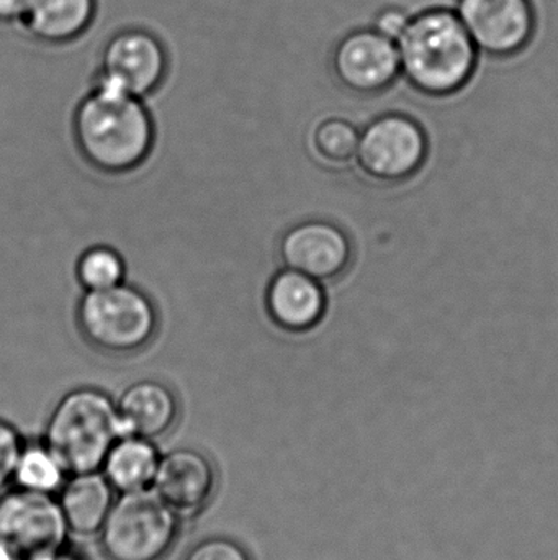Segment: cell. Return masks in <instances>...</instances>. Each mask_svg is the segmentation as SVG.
I'll list each match as a JSON object with an SVG mask.
<instances>
[{
  "label": "cell",
  "mask_w": 558,
  "mask_h": 560,
  "mask_svg": "<svg viewBox=\"0 0 558 560\" xmlns=\"http://www.w3.org/2000/svg\"><path fill=\"white\" fill-rule=\"evenodd\" d=\"M151 487L174 512L193 515L215 495V467L200 451L179 447L161 457Z\"/></svg>",
  "instance_id": "12"
},
{
  "label": "cell",
  "mask_w": 558,
  "mask_h": 560,
  "mask_svg": "<svg viewBox=\"0 0 558 560\" xmlns=\"http://www.w3.org/2000/svg\"><path fill=\"white\" fill-rule=\"evenodd\" d=\"M58 503L69 532L97 535L114 506V487L104 474H79L61 487Z\"/></svg>",
  "instance_id": "15"
},
{
  "label": "cell",
  "mask_w": 558,
  "mask_h": 560,
  "mask_svg": "<svg viewBox=\"0 0 558 560\" xmlns=\"http://www.w3.org/2000/svg\"><path fill=\"white\" fill-rule=\"evenodd\" d=\"M127 265L123 256L107 245L91 246L75 262V279L84 292L110 289L124 282Z\"/></svg>",
  "instance_id": "18"
},
{
  "label": "cell",
  "mask_w": 558,
  "mask_h": 560,
  "mask_svg": "<svg viewBox=\"0 0 558 560\" xmlns=\"http://www.w3.org/2000/svg\"><path fill=\"white\" fill-rule=\"evenodd\" d=\"M33 560H78L74 556L68 555V552L62 549V551L56 552V555L51 556H43V558L33 559Z\"/></svg>",
  "instance_id": "25"
},
{
  "label": "cell",
  "mask_w": 558,
  "mask_h": 560,
  "mask_svg": "<svg viewBox=\"0 0 558 560\" xmlns=\"http://www.w3.org/2000/svg\"><path fill=\"white\" fill-rule=\"evenodd\" d=\"M117 410L124 436L154 441L166 436L176 427L180 405L169 385L154 378H143L121 392Z\"/></svg>",
  "instance_id": "14"
},
{
  "label": "cell",
  "mask_w": 558,
  "mask_h": 560,
  "mask_svg": "<svg viewBox=\"0 0 558 560\" xmlns=\"http://www.w3.org/2000/svg\"><path fill=\"white\" fill-rule=\"evenodd\" d=\"M124 436L117 401L97 387H78L59 398L49 415L45 446L68 476L98 472Z\"/></svg>",
  "instance_id": "3"
},
{
  "label": "cell",
  "mask_w": 558,
  "mask_h": 560,
  "mask_svg": "<svg viewBox=\"0 0 558 560\" xmlns=\"http://www.w3.org/2000/svg\"><path fill=\"white\" fill-rule=\"evenodd\" d=\"M409 20L412 16L406 15L405 10L399 9V7H389L376 16L373 30L396 43L408 26Z\"/></svg>",
  "instance_id": "23"
},
{
  "label": "cell",
  "mask_w": 558,
  "mask_h": 560,
  "mask_svg": "<svg viewBox=\"0 0 558 560\" xmlns=\"http://www.w3.org/2000/svg\"><path fill=\"white\" fill-rule=\"evenodd\" d=\"M455 13L478 52L494 58L520 55L536 32L531 0H459Z\"/></svg>",
  "instance_id": "9"
},
{
  "label": "cell",
  "mask_w": 558,
  "mask_h": 560,
  "mask_svg": "<svg viewBox=\"0 0 558 560\" xmlns=\"http://www.w3.org/2000/svg\"><path fill=\"white\" fill-rule=\"evenodd\" d=\"M26 0H0V23H16L22 20Z\"/></svg>",
  "instance_id": "24"
},
{
  "label": "cell",
  "mask_w": 558,
  "mask_h": 560,
  "mask_svg": "<svg viewBox=\"0 0 558 560\" xmlns=\"http://www.w3.org/2000/svg\"><path fill=\"white\" fill-rule=\"evenodd\" d=\"M23 447L25 444L19 431L7 421L0 420V490L12 482Z\"/></svg>",
  "instance_id": "21"
},
{
  "label": "cell",
  "mask_w": 558,
  "mask_h": 560,
  "mask_svg": "<svg viewBox=\"0 0 558 560\" xmlns=\"http://www.w3.org/2000/svg\"><path fill=\"white\" fill-rule=\"evenodd\" d=\"M179 535L177 513L153 489L121 493L100 529L108 560H163Z\"/></svg>",
  "instance_id": "5"
},
{
  "label": "cell",
  "mask_w": 558,
  "mask_h": 560,
  "mask_svg": "<svg viewBox=\"0 0 558 560\" xmlns=\"http://www.w3.org/2000/svg\"><path fill=\"white\" fill-rule=\"evenodd\" d=\"M68 533L61 506L49 493L19 489L0 499V545L20 560L62 551Z\"/></svg>",
  "instance_id": "6"
},
{
  "label": "cell",
  "mask_w": 558,
  "mask_h": 560,
  "mask_svg": "<svg viewBox=\"0 0 558 560\" xmlns=\"http://www.w3.org/2000/svg\"><path fill=\"white\" fill-rule=\"evenodd\" d=\"M64 476L68 474L43 444V446L23 447L13 480L20 489L51 495L64 486Z\"/></svg>",
  "instance_id": "19"
},
{
  "label": "cell",
  "mask_w": 558,
  "mask_h": 560,
  "mask_svg": "<svg viewBox=\"0 0 558 560\" xmlns=\"http://www.w3.org/2000/svg\"><path fill=\"white\" fill-rule=\"evenodd\" d=\"M359 131L343 118H327L314 127L311 147L321 160L341 164L353 160L359 147Z\"/></svg>",
  "instance_id": "20"
},
{
  "label": "cell",
  "mask_w": 558,
  "mask_h": 560,
  "mask_svg": "<svg viewBox=\"0 0 558 560\" xmlns=\"http://www.w3.org/2000/svg\"><path fill=\"white\" fill-rule=\"evenodd\" d=\"M0 560H20L16 558L15 555H13L10 549H7L5 546L0 545Z\"/></svg>",
  "instance_id": "26"
},
{
  "label": "cell",
  "mask_w": 558,
  "mask_h": 560,
  "mask_svg": "<svg viewBox=\"0 0 558 560\" xmlns=\"http://www.w3.org/2000/svg\"><path fill=\"white\" fill-rule=\"evenodd\" d=\"M396 46L402 74L423 94H454L477 68V46L452 10L432 9L412 16Z\"/></svg>",
  "instance_id": "2"
},
{
  "label": "cell",
  "mask_w": 558,
  "mask_h": 560,
  "mask_svg": "<svg viewBox=\"0 0 558 560\" xmlns=\"http://www.w3.org/2000/svg\"><path fill=\"white\" fill-rule=\"evenodd\" d=\"M82 338L104 354L143 351L159 329V313L151 296L131 283L84 292L75 306Z\"/></svg>",
  "instance_id": "4"
},
{
  "label": "cell",
  "mask_w": 558,
  "mask_h": 560,
  "mask_svg": "<svg viewBox=\"0 0 558 560\" xmlns=\"http://www.w3.org/2000/svg\"><path fill=\"white\" fill-rule=\"evenodd\" d=\"M333 71L347 91L379 94L402 74L399 46L373 28L347 33L334 48Z\"/></svg>",
  "instance_id": "10"
},
{
  "label": "cell",
  "mask_w": 558,
  "mask_h": 560,
  "mask_svg": "<svg viewBox=\"0 0 558 560\" xmlns=\"http://www.w3.org/2000/svg\"><path fill=\"white\" fill-rule=\"evenodd\" d=\"M159 459L153 441L123 436L108 451L102 470L114 490L121 493L136 492L153 486Z\"/></svg>",
  "instance_id": "17"
},
{
  "label": "cell",
  "mask_w": 558,
  "mask_h": 560,
  "mask_svg": "<svg viewBox=\"0 0 558 560\" xmlns=\"http://www.w3.org/2000/svg\"><path fill=\"white\" fill-rule=\"evenodd\" d=\"M167 66L166 48L156 35L143 28L121 30L104 46L95 82L144 98L163 84Z\"/></svg>",
  "instance_id": "7"
},
{
  "label": "cell",
  "mask_w": 558,
  "mask_h": 560,
  "mask_svg": "<svg viewBox=\"0 0 558 560\" xmlns=\"http://www.w3.org/2000/svg\"><path fill=\"white\" fill-rule=\"evenodd\" d=\"M72 137L85 163L104 174L143 166L156 141V127L143 98L94 81L72 118Z\"/></svg>",
  "instance_id": "1"
},
{
  "label": "cell",
  "mask_w": 558,
  "mask_h": 560,
  "mask_svg": "<svg viewBox=\"0 0 558 560\" xmlns=\"http://www.w3.org/2000/svg\"><path fill=\"white\" fill-rule=\"evenodd\" d=\"M282 268L324 282L346 271L351 243L346 233L323 220H307L285 230L278 242Z\"/></svg>",
  "instance_id": "11"
},
{
  "label": "cell",
  "mask_w": 558,
  "mask_h": 560,
  "mask_svg": "<svg viewBox=\"0 0 558 560\" xmlns=\"http://www.w3.org/2000/svg\"><path fill=\"white\" fill-rule=\"evenodd\" d=\"M426 137L406 115L390 114L373 120L360 133L356 158L369 176L380 180H402L422 167Z\"/></svg>",
  "instance_id": "8"
},
{
  "label": "cell",
  "mask_w": 558,
  "mask_h": 560,
  "mask_svg": "<svg viewBox=\"0 0 558 560\" xmlns=\"http://www.w3.org/2000/svg\"><path fill=\"white\" fill-rule=\"evenodd\" d=\"M265 312L282 331L307 332L323 319L327 293L318 280L282 268L265 289Z\"/></svg>",
  "instance_id": "13"
},
{
  "label": "cell",
  "mask_w": 558,
  "mask_h": 560,
  "mask_svg": "<svg viewBox=\"0 0 558 560\" xmlns=\"http://www.w3.org/2000/svg\"><path fill=\"white\" fill-rule=\"evenodd\" d=\"M183 560H251L248 551L228 538H206L193 546Z\"/></svg>",
  "instance_id": "22"
},
{
  "label": "cell",
  "mask_w": 558,
  "mask_h": 560,
  "mask_svg": "<svg viewBox=\"0 0 558 560\" xmlns=\"http://www.w3.org/2000/svg\"><path fill=\"white\" fill-rule=\"evenodd\" d=\"M95 0H26L19 25L43 43H68L94 20Z\"/></svg>",
  "instance_id": "16"
}]
</instances>
